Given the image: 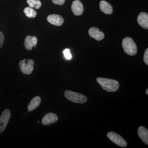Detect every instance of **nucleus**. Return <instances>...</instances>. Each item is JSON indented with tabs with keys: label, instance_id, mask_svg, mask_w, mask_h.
Masks as SVG:
<instances>
[{
	"label": "nucleus",
	"instance_id": "nucleus-19",
	"mask_svg": "<svg viewBox=\"0 0 148 148\" xmlns=\"http://www.w3.org/2000/svg\"><path fill=\"white\" fill-rule=\"evenodd\" d=\"M143 60L146 65H148V48H147L145 51Z\"/></svg>",
	"mask_w": 148,
	"mask_h": 148
},
{
	"label": "nucleus",
	"instance_id": "nucleus-6",
	"mask_svg": "<svg viewBox=\"0 0 148 148\" xmlns=\"http://www.w3.org/2000/svg\"><path fill=\"white\" fill-rule=\"evenodd\" d=\"M11 116V111L7 109L3 111L0 116V133L3 132L7 126Z\"/></svg>",
	"mask_w": 148,
	"mask_h": 148
},
{
	"label": "nucleus",
	"instance_id": "nucleus-3",
	"mask_svg": "<svg viewBox=\"0 0 148 148\" xmlns=\"http://www.w3.org/2000/svg\"><path fill=\"white\" fill-rule=\"evenodd\" d=\"M64 95L68 100L73 103L82 104L87 101V97L85 95L71 90H66L64 92Z\"/></svg>",
	"mask_w": 148,
	"mask_h": 148
},
{
	"label": "nucleus",
	"instance_id": "nucleus-23",
	"mask_svg": "<svg viewBox=\"0 0 148 148\" xmlns=\"http://www.w3.org/2000/svg\"><path fill=\"white\" fill-rule=\"evenodd\" d=\"M24 61H27V59H24Z\"/></svg>",
	"mask_w": 148,
	"mask_h": 148
},
{
	"label": "nucleus",
	"instance_id": "nucleus-21",
	"mask_svg": "<svg viewBox=\"0 0 148 148\" xmlns=\"http://www.w3.org/2000/svg\"><path fill=\"white\" fill-rule=\"evenodd\" d=\"M4 40V36L2 32L0 31V49L2 47Z\"/></svg>",
	"mask_w": 148,
	"mask_h": 148
},
{
	"label": "nucleus",
	"instance_id": "nucleus-15",
	"mask_svg": "<svg viewBox=\"0 0 148 148\" xmlns=\"http://www.w3.org/2000/svg\"><path fill=\"white\" fill-rule=\"evenodd\" d=\"M41 103V98L39 96H37L32 99L28 106V111L32 112L40 106Z\"/></svg>",
	"mask_w": 148,
	"mask_h": 148
},
{
	"label": "nucleus",
	"instance_id": "nucleus-2",
	"mask_svg": "<svg viewBox=\"0 0 148 148\" xmlns=\"http://www.w3.org/2000/svg\"><path fill=\"white\" fill-rule=\"evenodd\" d=\"M122 47L127 55L134 56L137 53V47L132 38L125 37L122 41Z\"/></svg>",
	"mask_w": 148,
	"mask_h": 148
},
{
	"label": "nucleus",
	"instance_id": "nucleus-22",
	"mask_svg": "<svg viewBox=\"0 0 148 148\" xmlns=\"http://www.w3.org/2000/svg\"><path fill=\"white\" fill-rule=\"evenodd\" d=\"M146 94H147V95H148V88H147V90H146Z\"/></svg>",
	"mask_w": 148,
	"mask_h": 148
},
{
	"label": "nucleus",
	"instance_id": "nucleus-9",
	"mask_svg": "<svg viewBox=\"0 0 148 148\" xmlns=\"http://www.w3.org/2000/svg\"><path fill=\"white\" fill-rule=\"evenodd\" d=\"M71 9L76 16L81 15L84 12L83 5L79 0H75L72 3Z\"/></svg>",
	"mask_w": 148,
	"mask_h": 148
},
{
	"label": "nucleus",
	"instance_id": "nucleus-16",
	"mask_svg": "<svg viewBox=\"0 0 148 148\" xmlns=\"http://www.w3.org/2000/svg\"><path fill=\"white\" fill-rule=\"evenodd\" d=\"M24 12L25 15L29 18H35L37 14L36 11L30 7L25 8L24 10Z\"/></svg>",
	"mask_w": 148,
	"mask_h": 148
},
{
	"label": "nucleus",
	"instance_id": "nucleus-20",
	"mask_svg": "<svg viewBox=\"0 0 148 148\" xmlns=\"http://www.w3.org/2000/svg\"><path fill=\"white\" fill-rule=\"evenodd\" d=\"M65 0H52V2L55 4L62 5L64 4Z\"/></svg>",
	"mask_w": 148,
	"mask_h": 148
},
{
	"label": "nucleus",
	"instance_id": "nucleus-12",
	"mask_svg": "<svg viewBox=\"0 0 148 148\" xmlns=\"http://www.w3.org/2000/svg\"><path fill=\"white\" fill-rule=\"evenodd\" d=\"M138 24L139 25L146 29H148V14L145 12H141L139 14L137 18Z\"/></svg>",
	"mask_w": 148,
	"mask_h": 148
},
{
	"label": "nucleus",
	"instance_id": "nucleus-1",
	"mask_svg": "<svg viewBox=\"0 0 148 148\" xmlns=\"http://www.w3.org/2000/svg\"><path fill=\"white\" fill-rule=\"evenodd\" d=\"M96 80L102 88L107 92H115L119 88V82L115 80L98 77Z\"/></svg>",
	"mask_w": 148,
	"mask_h": 148
},
{
	"label": "nucleus",
	"instance_id": "nucleus-7",
	"mask_svg": "<svg viewBox=\"0 0 148 148\" xmlns=\"http://www.w3.org/2000/svg\"><path fill=\"white\" fill-rule=\"evenodd\" d=\"M47 20L51 24L58 27L63 25L64 21V18L62 16L56 14L49 15L47 17Z\"/></svg>",
	"mask_w": 148,
	"mask_h": 148
},
{
	"label": "nucleus",
	"instance_id": "nucleus-24",
	"mask_svg": "<svg viewBox=\"0 0 148 148\" xmlns=\"http://www.w3.org/2000/svg\"><path fill=\"white\" fill-rule=\"evenodd\" d=\"M40 123L39 121H38V123Z\"/></svg>",
	"mask_w": 148,
	"mask_h": 148
},
{
	"label": "nucleus",
	"instance_id": "nucleus-8",
	"mask_svg": "<svg viewBox=\"0 0 148 148\" xmlns=\"http://www.w3.org/2000/svg\"><path fill=\"white\" fill-rule=\"evenodd\" d=\"M38 43V39L37 37L34 36H28L25 38L24 40V45L25 49L27 50H32L34 47H36Z\"/></svg>",
	"mask_w": 148,
	"mask_h": 148
},
{
	"label": "nucleus",
	"instance_id": "nucleus-11",
	"mask_svg": "<svg viewBox=\"0 0 148 148\" xmlns=\"http://www.w3.org/2000/svg\"><path fill=\"white\" fill-rule=\"evenodd\" d=\"M58 117L53 113H49L44 116L42 120V123L44 125H48L54 123L58 121Z\"/></svg>",
	"mask_w": 148,
	"mask_h": 148
},
{
	"label": "nucleus",
	"instance_id": "nucleus-17",
	"mask_svg": "<svg viewBox=\"0 0 148 148\" xmlns=\"http://www.w3.org/2000/svg\"><path fill=\"white\" fill-rule=\"evenodd\" d=\"M27 3L29 7L34 8L36 9H39L42 5L41 2L40 0H27Z\"/></svg>",
	"mask_w": 148,
	"mask_h": 148
},
{
	"label": "nucleus",
	"instance_id": "nucleus-14",
	"mask_svg": "<svg viewBox=\"0 0 148 148\" xmlns=\"http://www.w3.org/2000/svg\"><path fill=\"white\" fill-rule=\"evenodd\" d=\"M138 133L139 138L147 145H148V130L144 126L138 128Z\"/></svg>",
	"mask_w": 148,
	"mask_h": 148
},
{
	"label": "nucleus",
	"instance_id": "nucleus-4",
	"mask_svg": "<svg viewBox=\"0 0 148 148\" xmlns=\"http://www.w3.org/2000/svg\"><path fill=\"white\" fill-rule=\"evenodd\" d=\"M34 62L32 59H29L27 61V63L24 60L19 62V67L20 71L25 75H29L32 74L34 69Z\"/></svg>",
	"mask_w": 148,
	"mask_h": 148
},
{
	"label": "nucleus",
	"instance_id": "nucleus-13",
	"mask_svg": "<svg viewBox=\"0 0 148 148\" xmlns=\"http://www.w3.org/2000/svg\"><path fill=\"white\" fill-rule=\"evenodd\" d=\"M100 10L103 13L107 14H111L113 12V8L112 5L106 1H101L100 3Z\"/></svg>",
	"mask_w": 148,
	"mask_h": 148
},
{
	"label": "nucleus",
	"instance_id": "nucleus-18",
	"mask_svg": "<svg viewBox=\"0 0 148 148\" xmlns=\"http://www.w3.org/2000/svg\"><path fill=\"white\" fill-rule=\"evenodd\" d=\"M64 56L66 57V59L68 60H71L72 58V55L70 52V50L68 49H66L63 51Z\"/></svg>",
	"mask_w": 148,
	"mask_h": 148
},
{
	"label": "nucleus",
	"instance_id": "nucleus-5",
	"mask_svg": "<svg viewBox=\"0 0 148 148\" xmlns=\"http://www.w3.org/2000/svg\"><path fill=\"white\" fill-rule=\"evenodd\" d=\"M107 136L111 141L119 147H127V143L121 135L116 132H110L107 133Z\"/></svg>",
	"mask_w": 148,
	"mask_h": 148
},
{
	"label": "nucleus",
	"instance_id": "nucleus-10",
	"mask_svg": "<svg viewBox=\"0 0 148 148\" xmlns=\"http://www.w3.org/2000/svg\"><path fill=\"white\" fill-rule=\"evenodd\" d=\"M88 34L90 37L98 41L102 40L104 38L105 34L96 27H92L88 30Z\"/></svg>",
	"mask_w": 148,
	"mask_h": 148
}]
</instances>
